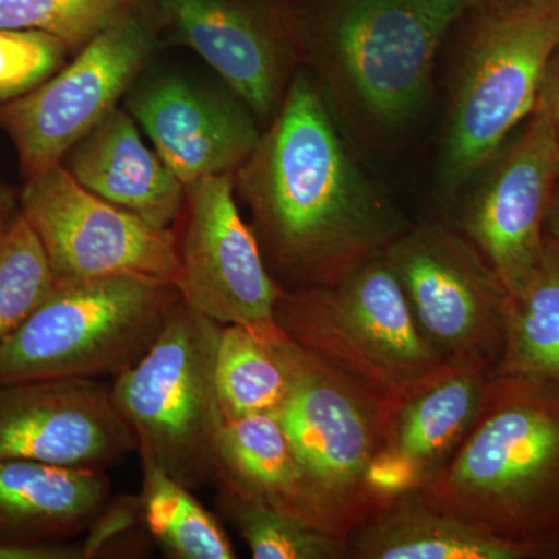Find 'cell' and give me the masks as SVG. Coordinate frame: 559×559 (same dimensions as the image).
<instances>
[{
	"instance_id": "cell-1",
	"label": "cell",
	"mask_w": 559,
	"mask_h": 559,
	"mask_svg": "<svg viewBox=\"0 0 559 559\" xmlns=\"http://www.w3.org/2000/svg\"><path fill=\"white\" fill-rule=\"evenodd\" d=\"M234 183L282 289L334 285L381 257L407 229L349 153L334 110L305 66Z\"/></svg>"
},
{
	"instance_id": "cell-2",
	"label": "cell",
	"mask_w": 559,
	"mask_h": 559,
	"mask_svg": "<svg viewBox=\"0 0 559 559\" xmlns=\"http://www.w3.org/2000/svg\"><path fill=\"white\" fill-rule=\"evenodd\" d=\"M488 0H312L296 7L301 66L331 109L373 138L417 119L448 33Z\"/></svg>"
},
{
	"instance_id": "cell-3",
	"label": "cell",
	"mask_w": 559,
	"mask_h": 559,
	"mask_svg": "<svg viewBox=\"0 0 559 559\" xmlns=\"http://www.w3.org/2000/svg\"><path fill=\"white\" fill-rule=\"evenodd\" d=\"M419 491L469 527L558 558L559 382L491 377L469 436Z\"/></svg>"
},
{
	"instance_id": "cell-4",
	"label": "cell",
	"mask_w": 559,
	"mask_h": 559,
	"mask_svg": "<svg viewBox=\"0 0 559 559\" xmlns=\"http://www.w3.org/2000/svg\"><path fill=\"white\" fill-rule=\"evenodd\" d=\"M471 16L440 151L448 201L459 200L532 116L559 44V5L488 0Z\"/></svg>"
},
{
	"instance_id": "cell-5",
	"label": "cell",
	"mask_w": 559,
	"mask_h": 559,
	"mask_svg": "<svg viewBox=\"0 0 559 559\" xmlns=\"http://www.w3.org/2000/svg\"><path fill=\"white\" fill-rule=\"evenodd\" d=\"M266 334L289 381L274 417L299 462L320 527L348 539L389 503L371 492L369 471L384 441L390 403L277 325Z\"/></svg>"
},
{
	"instance_id": "cell-6",
	"label": "cell",
	"mask_w": 559,
	"mask_h": 559,
	"mask_svg": "<svg viewBox=\"0 0 559 559\" xmlns=\"http://www.w3.org/2000/svg\"><path fill=\"white\" fill-rule=\"evenodd\" d=\"M223 325L180 299L148 352L114 377V403L146 451L183 487L213 481L224 415L216 389Z\"/></svg>"
},
{
	"instance_id": "cell-7",
	"label": "cell",
	"mask_w": 559,
	"mask_h": 559,
	"mask_svg": "<svg viewBox=\"0 0 559 559\" xmlns=\"http://www.w3.org/2000/svg\"><path fill=\"white\" fill-rule=\"evenodd\" d=\"M274 320L300 347L389 403L447 362L418 329L382 255L334 285L280 289Z\"/></svg>"
},
{
	"instance_id": "cell-8",
	"label": "cell",
	"mask_w": 559,
	"mask_h": 559,
	"mask_svg": "<svg viewBox=\"0 0 559 559\" xmlns=\"http://www.w3.org/2000/svg\"><path fill=\"white\" fill-rule=\"evenodd\" d=\"M182 299L130 278L57 285L0 344V384L116 377L142 358Z\"/></svg>"
},
{
	"instance_id": "cell-9",
	"label": "cell",
	"mask_w": 559,
	"mask_h": 559,
	"mask_svg": "<svg viewBox=\"0 0 559 559\" xmlns=\"http://www.w3.org/2000/svg\"><path fill=\"white\" fill-rule=\"evenodd\" d=\"M382 257L441 358L495 374L510 294L476 246L452 224L436 221L407 227Z\"/></svg>"
},
{
	"instance_id": "cell-10",
	"label": "cell",
	"mask_w": 559,
	"mask_h": 559,
	"mask_svg": "<svg viewBox=\"0 0 559 559\" xmlns=\"http://www.w3.org/2000/svg\"><path fill=\"white\" fill-rule=\"evenodd\" d=\"M20 210L46 250L57 285L130 278L178 289L176 230L103 200L61 164L27 179Z\"/></svg>"
},
{
	"instance_id": "cell-11",
	"label": "cell",
	"mask_w": 559,
	"mask_h": 559,
	"mask_svg": "<svg viewBox=\"0 0 559 559\" xmlns=\"http://www.w3.org/2000/svg\"><path fill=\"white\" fill-rule=\"evenodd\" d=\"M154 39L200 55L255 119L270 123L301 66L299 16L285 0H138Z\"/></svg>"
},
{
	"instance_id": "cell-12",
	"label": "cell",
	"mask_w": 559,
	"mask_h": 559,
	"mask_svg": "<svg viewBox=\"0 0 559 559\" xmlns=\"http://www.w3.org/2000/svg\"><path fill=\"white\" fill-rule=\"evenodd\" d=\"M154 44L138 14L124 11L35 90L0 102V128L13 142L25 178L60 165L72 146L119 108Z\"/></svg>"
},
{
	"instance_id": "cell-13",
	"label": "cell",
	"mask_w": 559,
	"mask_h": 559,
	"mask_svg": "<svg viewBox=\"0 0 559 559\" xmlns=\"http://www.w3.org/2000/svg\"><path fill=\"white\" fill-rule=\"evenodd\" d=\"M559 179V143L538 102L518 134L462 194L452 226L462 231L509 294L525 285L543 255L544 226Z\"/></svg>"
},
{
	"instance_id": "cell-14",
	"label": "cell",
	"mask_w": 559,
	"mask_h": 559,
	"mask_svg": "<svg viewBox=\"0 0 559 559\" xmlns=\"http://www.w3.org/2000/svg\"><path fill=\"white\" fill-rule=\"evenodd\" d=\"M178 234L183 301L221 325L270 331L280 286L235 200L234 173L186 187ZM179 219V221H180Z\"/></svg>"
},
{
	"instance_id": "cell-15",
	"label": "cell",
	"mask_w": 559,
	"mask_h": 559,
	"mask_svg": "<svg viewBox=\"0 0 559 559\" xmlns=\"http://www.w3.org/2000/svg\"><path fill=\"white\" fill-rule=\"evenodd\" d=\"M134 451L138 440L106 382L0 384V459L108 471Z\"/></svg>"
},
{
	"instance_id": "cell-16",
	"label": "cell",
	"mask_w": 559,
	"mask_h": 559,
	"mask_svg": "<svg viewBox=\"0 0 559 559\" xmlns=\"http://www.w3.org/2000/svg\"><path fill=\"white\" fill-rule=\"evenodd\" d=\"M131 91L128 110L186 187L237 171L259 143L261 130L245 103L173 75Z\"/></svg>"
},
{
	"instance_id": "cell-17",
	"label": "cell",
	"mask_w": 559,
	"mask_h": 559,
	"mask_svg": "<svg viewBox=\"0 0 559 559\" xmlns=\"http://www.w3.org/2000/svg\"><path fill=\"white\" fill-rule=\"evenodd\" d=\"M491 371L444 362L392 401L380 454L409 473L417 489L447 468L479 418Z\"/></svg>"
},
{
	"instance_id": "cell-18",
	"label": "cell",
	"mask_w": 559,
	"mask_h": 559,
	"mask_svg": "<svg viewBox=\"0 0 559 559\" xmlns=\"http://www.w3.org/2000/svg\"><path fill=\"white\" fill-rule=\"evenodd\" d=\"M80 186L150 224L173 229L186 205V186L146 145L131 112L114 109L61 162Z\"/></svg>"
},
{
	"instance_id": "cell-19",
	"label": "cell",
	"mask_w": 559,
	"mask_h": 559,
	"mask_svg": "<svg viewBox=\"0 0 559 559\" xmlns=\"http://www.w3.org/2000/svg\"><path fill=\"white\" fill-rule=\"evenodd\" d=\"M110 499L106 471L0 459V544L69 543L90 530Z\"/></svg>"
},
{
	"instance_id": "cell-20",
	"label": "cell",
	"mask_w": 559,
	"mask_h": 559,
	"mask_svg": "<svg viewBox=\"0 0 559 559\" xmlns=\"http://www.w3.org/2000/svg\"><path fill=\"white\" fill-rule=\"evenodd\" d=\"M349 559H539L433 507L419 489L390 500L347 539Z\"/></svg>"
},
{
	"instance_id": "cell-21",
	"label": "cell",
	"mask_w": 559,
	"mask_h": 559,
	"mask_svg": "<svg viewBox=\"0 0 559 559\" xmlns=\"http://www.w3.org/2000/svg\"><path fill=\"white\" fill-rule=\"evenodd\" d=\"M215 477L322 528L299 462L274 415H249L224 421Z\"/></svg>"
},
{
	"instance_id": "cell-22",
	"label": "cell",
	"mask_w": 559,
	"mask_h": 559,
	"mask_svg": "<svg viewBox=\"0 0 559 559\" xmlns=\"http://www.w3.org/2000/svg\"><path fill=\"white\" fill-rule=\"evenodd\" d=\"M492 377L559 382V249L550 241L525 285L509 296L502 355Z\"/></svg>"
},
{
	"instance_id": "cell-23",
	"label": "cell",
	"mask_w": 559,
	"mask_h": 559,
	"mask_svg": "<svg viewBox=\"0 0 559 559\" xmlns=\"http://www.w3.org/2000/svg\"><path fill=\"white\" fill-rule=\"evenodd\" d=\"M142 460L140 516L151 538L173 559L238 558L218 518L194 498L190 488L173 479L153 455Z\"/></svg>"
},
{
	"instance_id": "cell-24",
	"label": "cell",
	"mask_w": 559,
	"mask_h": 559,
	"mask_svg": "<svg viewBox=\"0 0 559 559\" xmlns=\"http://www.w3.org/2000/svg\"><path fill=\"white\" fill-rule=\"evenodd\" d=\"M267 331L224 325L216 355V389L224 419L274 415L288 393V373Z\"/></svg>"
},
{
	"instance_id": "cell-25",
	"label": "cell",
	"mask_w": 559,
	"mask_h": 559,
	"mask_svg": "<svg viewBox=\"0 0 559 559\" xmlns=\"http://www.w3.org/2000/svg\"><path fill=\"white\" fill-rule=\"evenodd\" d=\"M216 507L255 559H344L348 543L215 477Z\"/></svg>"
},
{
	"instance_id": "cell-26",
	"label": "cell",
	"mask_w": 559,
	"mask_h": 559,
	"mask_svg": "<svg viewBox=\"0 0 559 559\" xmlns=\"http://www.w3.org/2000/svg\"><path fill=\"white\" fill-rule=\"evenodd\" d=\"M57 288L46 250L24 216L17 215L0 242V344Z\"/></svg>"
},
{
	"instance_id": "cell-27",
	"label": "cell",
	"mask_w": 559,
	"mask_h": 559,
	"mask_svg": "<svg viewBox=\"0 0 559 559\" xmlns=\"http://www.w3.org/2000/svg\"><path fill=\"white\" fill-rule=\"evenodd\" d=\"M130 0H0V31L47 33L75 51L130 10Z\"/></svg>"
},
{
	"instance_id": "cell-28",
	"label": "cell",
	"mask_w": 559,
	"mask_h": 559,
	"mask_svg": "<svg viewBox=\"0 0 559 559\" xmlns=\"http://www.w3.org/2000/svg\"><path fill=\"white\" fill-rule=\"evenodd\" d=\"M69 51L47 33L0 31V102L35 90L64 66Z\"/></svg>"
},
{
	"instance_id": "cell-29",
	"label": "cell",
	"mask_w": 559,
	"mask_h": 559,
	"mask_svg": "<svg viewBox=\"0 0 559 559\" xmlns=\"http://www.w3.org/2000/svg\"><path fill=\"white\" fill-rule=\"evenodd\" d=\"M0 559H86L83 544L61 543L47 546H2Z\"/></svg>"
},
{
	"instance_id": "cell-30",
	"label": "cell",
	"mask_w": 559,
	"mask_h": 559,
	"mask_svg": "<svg viewBox=\"0 0 559 559\" xmlns=\"http://www.w3.org/2000/svg\"><path fill=\"white\" fill-rule=\"evenodd\" d=\"M538 102L549 112L559 143V44L551 55L540 86Z\"/></svg>"
},
{
	"instance_id": "cell-31",
	"label": "cell",
	"mask_w": 559,
	"mask_h": 559,
	"mask_svg": "<svg viewBox=\"0 0 559 559\" xmlns=\"http://www.w3.org/2000/svg\"><path fill=\"white\" fill-rule=\"evenodd\" d=\"M20 194L13 187L0 186V242L20 215Z\"/></svg>"
},
{
	"instance_id": "cell-32",
	"label": "cell",
	"mask_w": 559,
	"mask_h": 559,
	"mask_svg": "<svg viewBox=\"0 0 559 559\" xmlns=\"http://www.w3.org/2000/svg\"><path fill=\"white\" fill-rule=\"evenodd\" d=\"M544 238L559 249V179L551 197L549 212H547Z\"/></svg>"
},
{
	"instance_id": "cell-33",
	"label": "cell",
	"mask_w": 559,
	"mask_h": 559,
	"mask_svg": "<svg viewBox=\"0 0 559 559\" xmlns=\"http://www.w3.org/2000/svg\"><path fill=\"white\" fill-rule=\"evenodd\" d=\"M525 2L551 3V5H559V0H525Z\"/></svg>"
}]
</instances>
